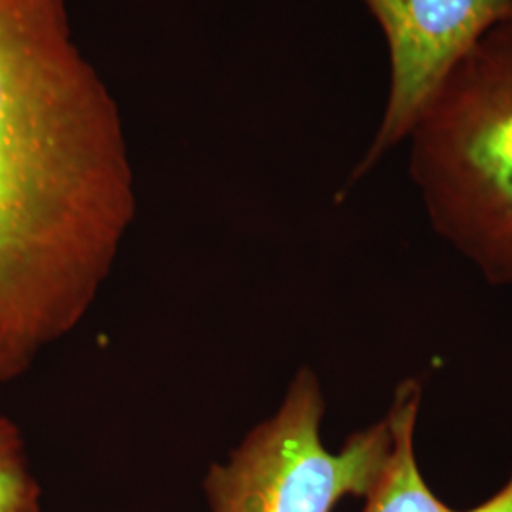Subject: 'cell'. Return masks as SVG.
<instances>
[{
  "mask_svg": "<svg viewBox=\"0 0 512 512\" xmlns=\"http://www.w3.org/2000/svg\"><path fill=\"white\" fill-rule=\"evenodd\" d=\"M135 213L120 110L67 0H0V384L86 319Z\"/></svg>",
  "mask_w": 512,
  "mask_h": 512,
  "instance_id": "1",
  "label": "cell"
},
{
  "mask_svg": "<svg viewBox=\"0 0 512 512\" xmlns=\"http://www.w3.org/2000/svg\"><path fill=\"white\" fill-rule=\"evenodd\" d=\"M323 412L319 382L302 370L274 414L209 467V511L332 512L344 497H365L389 454L387 421L330 452L321 439Z\"/></svg>",
  "mask_w": 512,
  "mask_h": 512,
  "instance_id": "2",
  "label": "cell"
},
{
  "mask_svg": "<svg viewBox=\"0 0 512 512\" xmlns=\"http://www.w3.org/2000/svg\"><path fill=\"white\" fill-rule=\"evenodd\" d=\"M408 137L444 183L512 222V12L459 57Z\"/></svg>",
  "mask_w": 512,
  "mask_h": 512,
  "instance_id": "3",
  "label": "cell"
},
{
  "mask_svg": "<svg viewBox=\"0 0 512 512\" xmlns=\"http://www.w3.org/2000/svg\"><path fill=\"white\" fill-rule=\"evenodd\" d=\"M389 57V90L374 143L357 175L414 128L442 78L478 38L512 12V0H363Z\"/></svg>",
  "mask_w": 512,
  "mask_h": 512,
  "instance_id": "4",
  "label": "cell"
},
{
  "mask_svg": "<svg viewBox=\"0 0 512 512\" xmlns=\"http://www.w3.org/2000/svg\"><path fill=\"white\" fill-rule=\"evenodd\" d=\"M418 391L410 385L399 393L387 420L391 446L384 469L365 495L363 512H454L423 480L414 454Z\"/></svg>",
  "mask_w": 512,
  "mask_h": 512,
  "instance_id": "5",
  "label": "cell"
},
{
  "mask_svg": "<svg viewBox=\"0 0 512 512\" xmlns=\"http://www.w3.org/2000/svg\"><path fill=\"white\" fill-rule=\"evenodd\" d=\"M0 512H40V486L31 471L18 423L0 414Z\"/></svg>",
  "mask_w": 512,
  "mask_h": 512,
  "instance_id": "6",
  "label": "cell"
},
{
  "mask_svg": "<svg viewBox=\"0 0 512 512\" xmlns=\"http://www.w3.org/2000/svg\"><path fill=\"white\" fill-rule=\"evenodd\" d=\"M471 512H512V476L492 499H488Z\"/></svg>",
  "mask_w": 512,
  "mask_h": 512,
  "instance_id": "7",
  "label": "cell"
}]
</instances>
